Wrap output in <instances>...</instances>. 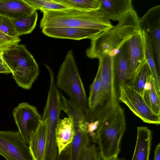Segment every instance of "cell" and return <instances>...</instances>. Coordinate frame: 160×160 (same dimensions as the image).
Segmentation results:
<instances>
[{"mask_svg": "<svg viewBox=\"0 0 160 160\" xmlns=\"http://www.w3.org/2000/svg\"><path fill=\"white\" fill-rule=\"evenodd\" d=\"M139 20L133 9L115 26L90 39V45L86 51L87 56L99 59L105 55H115L131 37L141 30Z\"/></svg>", "mask_w": 160, "mask_h": 160, "instance_id": "cell-1", "label": "cell"}, {"mask_svg": "<svg viewBox=\"0 0 160 160\" xmlns=\"http://www.w3.org/2000/svg\"><path fill=\"white\" fill-rule=\"evenodd\" d=\"M39 27H74L98 30L102 32L113 27L109 20L99 10L86 11L72 8L59 10H44Z\"/></svg>", "mask_w": 160, "mask_h": 160, "instance_id": "cell-2", "label": "cell"}, {"mask_svg": "<svg viewBox=\"0 0 160 160\" xmlns=\"http://www.w3.org/2000/svg\"><path fill=\"white\" fill-rule=\"evenodd\" d=\"M113 57L106 55L98 59L100 90L95 106L84 112L88 122L98 121L101 123L120 106L115 86Z\"/></svg>", "mask_w": 160, "mask_h": 160, "instance_id": "cell-3", "label": "cell"}, {"mask_svg": "<svg viewBox=\"0 0 160 160\" xmlns=\"http://www.w3.org/2000/svg\"><path fill=\"white\" fill-rule=\"evenodd\" d=\"M126 128L124 110L121 106L101 122L92 138L98 145L102 160L117 158Z\"/></svg>", "mask_w": 160, "mask_h": 160, "instance_id": "cell-4", "label": "cell"}, {"mask_svg": "<svg viewBox=\"0 0 160 160\" xmlns=\"http://www.w3.org/2000/svg\"><path fill=\"white\" fill-rule=\"evenodd\" d=\"M6 66L18 86L30 89L39 75V68L33 57L22 44L3 53Z\"/></svg>", "mask_w": 160, "mask_h": 160, "instance_id": "cell-5", "label": "cell"}, {"mask_svg": "<svg viewBox=\"0 0 160 160\" xmlns=\"http://www.w3.org/2000/svg\"><path fill=\"white\" fill-rule=\"evenodd\" d=\"M58 89L64 92L69 100L84 112L88 108V101L72 50L67 52L60 65L55 81Z\"/></svg>", "mask_w": 160, "mask_h": 160, "instance_id": "cell-6", "label": "cell"}, {"mask_svg": "<svg viewBox=\"0 0 160 160\" xmlns=\"http://www.w3.org/2000/svg\"><path fill=\"white\" fill-rule=\"evenodd\" d=\"M45 65L49 72L50 85L46 104L41 117L42 120L45 121L46 125V147L52 149L56 146L55 132L62 111L61 95L56 86L53 71L49 66Z\"/></svg>", "mask_w": 160, "mask_h": 160, "instance_id": "cell-7", "label": "cell"}, {"mask_svg": "<svg viewBox=\"0 0 160 160\" xmlns=\"http://www.w3.org/2000/svg\"><path fill=\"white\" fill-rule=\"evenodd\" d=\"M118 98L144 122L157 125L160 124V115L153 112L142 96L131 85L126 82L121 84Z\"/></svg>", "mask_w": 160, "mask_h": 160, "instance_id": "cell-8", "label": "cell"}, {"mask_svg": "<svg viewBox=\"0 0 160 160\" xmlns=\"http://www.w3.org/2000/svg\"><path fill=\"white\" fill-rule=\"evenodd\" d=\"M0 155L6 160H33L29 145L18 131L0 130Z\"/></svg>", "mask_w": 160, "mask_h": 160, "instance_id": "cell-9", "label": "cell"}, {"mask_svg": "<svg viewBox=\"0 0 160 160\" xmlns=\"http://www.w3.org/2000/svg\"><path fill=\"white\" fill-rule=\"evenodd\" d=\"M12 114L18 131L28 145L29 135L40 125L41 116L35 107L27 102L19 103L13 109Z\"/></svg>", "mask_w": 160, "mask_h": 160, "instance_id": "cell-10", "label": "cell"}, {"mask_svg": "<svg viewBox=\"0 0 160 160\" xmlns=\"http://www.w3.org/2000/svg\"><path fill=\"white\" fill-rule=\"evenodd\" d=\"M141 30L150 38L153 47L156 66L160 77V5L150 8L139 18Z\"/></svg>", "mask_w": 160, "mask_h": 160, "instance_id": "cell-11", "label": "cell"}, {"mask_svg": "<svg viewBox=\"0 0 160 160\" xmlns=\"http://www.w3.org/2000/svg\"><path fill=\"white\" fill-rule=\"evenodd\" d=\"M129 74L127 83L132 84L147 63L142 31L140 30L127 41Z\"/></svg>", "mask_w": 160, "mask_h": 160, "instance_id": "cell-12", "label": "cell"}, {"mask_svg": "<svg viewBox=\"0 0 160 160\" xmlns=\"http://www.w3.org/2000/svg\"><path fill=\"white\" fill-rule=\"evenodd\" d=\"M42 29V32L48 37L77 40L91 39L102 32L97 30L74 27L46 28Z\"/></svg>", "mask_w": 160, "mask_h": 160, "instance_id": "cell-13", "label": "cell"}, {"mask_svg": "<svg viewBox=\"0 0 160 160\" xmlns=\"http://www.w3.org/2000/svg\"><path fill=\"white\" fill-rule=\"evenodd\" d=\"M99 10L108 20L120 21L133 9L131 0H100Z\"/></svg>", "mask_w": 160, "mask_h": 160, "instance_id": "cell-14", "label": "cell"}, {"mask_svg": "<svg viewBox=\"0 0 160 160\" xmlns=\"http://www.w3.org/2000/svg\"><path fill=\"white\" fill-rule=\"evenodd\" d=\"M113 66L115 86L119 97L121 85L123 82H127L129 77L127 42L122 46L119 52L113 57Z\"/></svg>", "mask_w": 160, "mask_h": 160, "instance_id": "cell-15", "label": "cell"}, {"mask_svg": "<svg viewBox=\"0 0 160 160\" xmlns=\"http://www.w3.org/2000/svg\"><path fill=\"white\" fill-rule=\"evenodd\" d=\"M46 142V125L42 120L38 128L29 135L28 145L33 160H44Z\"/></svg>", "mask_w": 160, "mask_h": 160, "instance_id": "cell-16", "label": "cell"}, {"mask_svg": "<svg viewBox=\"0 0 160 160\" xmlns=\"http://www.w3.org/2000/svg\"><path fill=\"white\" fill-rule=\"evenodd\" d=\"M75 133L73 121L68 118L60 119L56 128V142L58 156L69 147Z\"/></svg>", "mask_w": 160, "mask_h": 160, "instance_id": "cell-17", "label": "cell"}, {"mask_svg": "<svg viewBox=\"0 0 160 160\" xmlns=\"http://www.w3.org/2000/svg\"><path fill=\"white\" fill-rule=\"evenodd\" d=\"M35 11L24 0H0V16L11 19L28 15Z\"/></svg>", "mask_w": 160, "mask_h": 160, "instance_id": "cell-18", "label": "cell"}, {"mask_svg": "<svg viewBox=\"0 0 160 160\" xmlns=\"http://www.w3.org/2000/svg\"><path fill=\"white\" fill-rule=\"evenodd\" d=\"M136 146L132 160H149L152 132L147 127H138Z\"/></svg>", "mask_w": 160, "mask_h": 160, "instance_id": "cell-19", "label": "cell"}, {"mask_svg": "<svg viewBox=\"0 0 160 160\" xmlns=\"http://www.w3.org/2000/svg\"><path fill=\"white\" fill-rule=\"evenodd\" d=\"M75 133L69 146L68 160H79L86 148L90 145L89 135L87 126L74 128Z\"/></svg>", "mask_w": 160, "mask_h": 160, "instance_id": "cell-20", "label": "cell"}, {"mask_svg": "<svg viewBox=\"0 0 160 160\" xmlns=\"http://www.w3.org/2000/svg\"><path fill=\"white\" fill-rule=\"evenodd\" d=\"M142 32L147 63L150 69L155 87L157 91L160 92V77L158 75L156 66L153 47L149 37L144 31Z\"/></svg>", "mask_w": 160, "mask_h": 160, "instance_id": "cell-21", "label": "cell"}, {"mask_svg": "<svg viewBox=\"0 0 160 160\" xmlns=\"http://www.w3.org/2000/svg\"><path fill=\"white\" fill-rule=\"evenodd\" d=\"M62 109L73 121L74 128L86 125L84 112L74 103L61 95Z\"/></svg>", "mask_w": 160, "mask_h": 160, "instance_id": "cell-22", "label": "cell"}, {"mask_svg": "<svg viewBox=\"0 0 160 160\" xmlns=\"http://www.w3.org/2000/svg\"><path fill=\"white\" fill-rule=\"evenodd\" d=\"M142 97L153 112L160 115V93L157 91L155 87L151 75L144 87Z\"/></svg>", "mask_w": 160, "mask_h": 160, "instance_id": "cell-23", "label": "cell"}, {"mask_svg": "<svg viewBox=\"0 0 160 160\" xmlns=\"http://www.w3.org/2000/svg\"><path fill=\"white\" fill-rule=\"evenodd\" d=\"M38 18V13L35 11L28 15L11 19L19 36L31 33L35 28Z\"/></svg>", "mask_w": 160, "mask_h": 160, "instance_id": "cell-24", "label": "cell"}, {"mask_svg": "<svg viewBox=\"0 0 160 160\" xmlns=\"http://www.w3.org/2000/svg\"><path fill=\"white\" fill-rule=\"evenodd\" d=\"M69 8L86 11L98 10L101 3L100 0H55Z\"/></svg>", "mask_w": 160, "mask_h": 160, "instance_id": "cell-25", "label": "cell"}, {"mask_svg": "<svg viewBox=\"0 0 160 160\" xmlns=\"http://www.w3.org/2000/svg\"><path fill=\"white\" fill-rule=\"evenodd\" d=\"M24 1L36 11L59 10L69 8L55 0H24Z\"/></svg>", "mask_w": 160, "mask_h": 160, "instance_id": "cell-26", "label": "cell"}, {"mask_svg": "<svg viewBox=\"0 0 160 160\" xmlns=\"http://www.w3.org/2000/svg\"><path fill=\"white\" fill-rule=\"evenodd\" d=\"M101 85V75L98 69L96 75L90 88L88 101V108H93L96 106L98 97Z\"/></svg>", "mask_w": 160, "mask_h": 160, "instance_id": "cell-27", "label": "cell"}, {"mask_svg": "<svg viewBox=\"0 0 160 160\" xmlns=\"http://www.w3.org/2000/svg\"><path fill=\"white\" fill-rule=\"evenodd\" d=\"M151 74L149 66L146 63L137 76L134 82L131 84L142 97L144 87L148 81V77Z\"/></svg>", "mask_w": 160, "mask_h": 160, "instance_id": "cell-28", "label": "cell"}, {"mask_svg": "<svg viewBox=\"0 0 160 160\" xmlns=\"http://www.w3.org/2000/svg\"><path fill=\"white\" fill-rule=\"evenodd\" d=\"M21 41L19 37L12 38L0 31V51L4 53L12 50L18 45Z\"/></svg>", "mask_w": 160, "mask_h": 160, "instance_id": "cell-29", "label": "cell"}, {"mask_svg": "<svg viewBox=\"0 0 160 160\" xmlns=\"http://www.w3.org/2000/svg\"><path fill=\"white\" fill-rule=\"evenodd\" d=\"M0 31L12 38L19 37L11 19L2 16H0Z\"/></svg>", "mask_w": 160, "mask_h": 160, "instance_id": "cell-30", "label": "cell"}, {"mask_svg": "<svg viewBox=\"0 0 160 160\" xmlns=\"http://www.w3.org/2000/svg\"><path fill=\"white\" fill-rule=\"evenodd\" d=\"M79 160H101L99 153L94 144L87 147Z\"/></svg>", "mask_w": 160, "mask_h": 160, "instance_id": "cell-31", "label": "cell"}, {"mask_svg": "<svg viewBox=\"0 0 160 160\" xmlns=\"http://www.w3.org/2000/svg\"><path fill=\"white\" fill-rule=\"evenodd\" d=\"M100 124L98 121L90 122H86L87 131L89 136L92 138L94 136L95 132L98 129Z\"/></svg>", "mask_w": 160, "mask_h": 160, "instance_id": "cell-32", "label": "cell"}, {"mask_svg": "<svg viewBox=\"0 0 160 160\" xmlns=\"http://www.w3.org/2000/svg\"><path fill=\"white\" fill-rule=\"evenodd\" d=\"M154 160H160V143L156 146L154 151Z\"/></svg>", "mask_w": 160, "mask_h": 160, "instance_id": "cell-33", "label": "cell"}, {"mask_svg": "<svg viewBox=\"0 0 160 160\" xmlns=\"http://www.w3.org/2000/svg\"><path fill=\"white\" fill-rule=\"evenodd\" d=\"M11 73L8 68L5 65L0 64V73Z\"/></svg>", "mask_w": 160, "mask_h": 160, "instance_id": "cell-34", "label": "cell"}, {"mask_svg": "<svg viewBox=\"0 0 160 160\" xmlns=\"http://www.w3.org/2000/svg\"><path fill=\"white\" fill-rule=\"evenodd\" d=\"M3 52L0 51V64L6 65L5 62L3 57Z\"/></svg>", "mask_w": 160, "mask_h": 160, "instance_id": "cell-35", "label": "cell"}, {"mask_svg": "<svg viewBox=\"0 0 160 160\" xmlns=\"http://www.w3.org/2000/svg\"><path fill=\"white\" fill-rule=\"evenodd\" d=\"M111 160H125V159L124 158H117Z\"/></svg>", "mask_w": 160, "mask_h": 160, "instance_id": "cell-36", "label": "cell"}]
</instances>
